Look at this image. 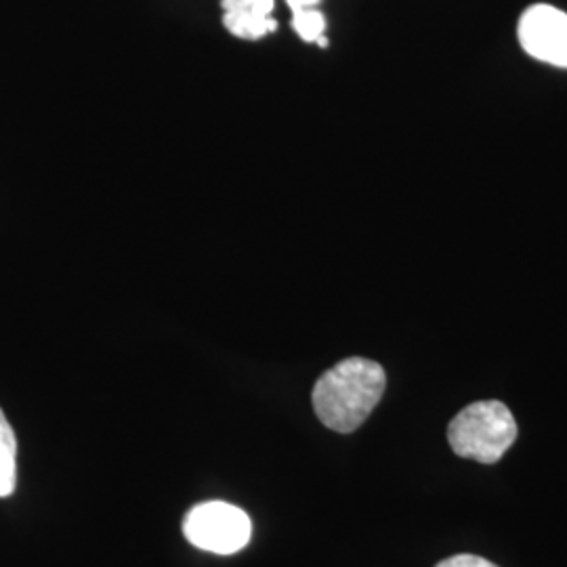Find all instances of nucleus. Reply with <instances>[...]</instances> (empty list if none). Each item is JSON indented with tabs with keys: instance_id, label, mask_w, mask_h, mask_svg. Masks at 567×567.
<instances>
[{
	"instance_id": "nucleus-1",
	"label": "nucleus",
	"mask_w": 567,
	"mask_h": 567,
	"mask_svg": "<svg viewBox=\"0 0 567 567\" xmlns=\"http://www.w3.org/2000/svg\"><path fill=\"white\" fill-rule=\"evenodd\" d=\"M385 386L383 365L365 358H349L318 379L311 402L322 425L337 433H353L379 405Z\"/></svg>"
},
{
	"instance_id": "nucleus-2",
	"label": "nucleus",
	"mask_w": 567,
	"mask_h": 567,
	"mask_svg": "<svg viewBox=\"0 0 567 567\" xmlns=\"http://www.w3.org/2000/svg\"><path fill=\"white\" fill-rule=\"evenodd\" d=\"M517 433L519 429L507 405L489 400L461 410L447 426V442L454 454L494 465L515 444Z\"/></svg>"
},
{
	"instance_id": "nucleus-3",
	"label": "nucleus",
	"mask_w": 567,
	"mask_h": 567,
	"mask_svg": "<svg viewBox=\"0 0 567 567\" xmlns=\"http://www.w3.org/2000/svg\"><path fill=\"white\" fill-rule=\"evenodd\" d=\"M183 534L189 545L215 555L243 550L252 536V522L243 508L224 501H208L187 511Z\"/></svg>"
},
{
	"instance_id": "nucleus-4",
	"label": "nucleus",
	"mask_w": 567,
	"mask_h": 567,
	"mask_svg": "<svg viewBox=\"0 0 567 567\" xmlns=\"http://www.w3.org/2000/svg\"><path fill=\"white\" fill-rule=\"evenodd\" d=\"M517 34L529 58L567 68V13L550 4H532L519 20Z\"/></svg>"
},
{
	"instance_id": "nucleus-5",
	"label": "nucleus",
	"mask_w": 567,
	"mask_h": 567,
	"mask_svg": "<svg viewBox=\"0 0 567 567\" xmlns=\"http://www.w3.org/2000/svg\"><path fill=\"white\" fill-rule=\"evenodd\" d=\"M225 30L244 41H259L278 30L271 18L276 0H221Z\"/></svg>"
},
{
	"instance_id": "nucleus-6",
	"label": "nucleus",
	"mask_w": 567,
	"mask_h": 567,
	"mask_svg": "<svg viewBox=\"0 0 567 567\" xmlns=\"http://www.w3.org/2000/svg\"><path fill=\"white\" fill-rule=\"evenodd\" d=\"M18 487V440L0 410V498H9Z\"/></svg>"
},
{
	"instance_id": "nucleus-7",
	"label": "nucleus",
	"mask_w": 567,
	"mask_h": 567,
	"mask_svg": "<svg viewBox=\"0 0 567 567\" xmlns=\"http://www.w3.org/2000/svg\"><path fill=\"white\" fill-rule=\"evenodd\" d=\"M292 28L305 42H318L324 37L326 18L318 9H303L292 13Z\"/></svg>"
},
{
	"instance_id": "nucleus-8",
	"label": "nucleus",
	"mask_w": 567,
	"mask_h": 567,
	"mask_svg": "<svg viewBox=\"0 0 567 567\" xmlns=\"http://www.w3.org/2000/svg\"><path fill=\"white\" fill-rule=\"evenodd\" d=\"M435 567H498L494 566L492 561H487L484 557L477 555H454L447 557L444 561H440Z\"/></svg>"
},
{
	"instance_id": "nucleus-9",
	"label": "nucleus",
	"mask_w": 567,
	"mask_h": 567,
	"mask_svg": "<svg viewBox=\"0 0 567 567\" xmlns=\"http://www.w3.org/2000/svg\"><path fill=\"white\" fill-rule=\"evenodd\" d=\"M286 4L295 13V11H303V9H316L320 4V0H286Z\"/></svg>"
}]
</instances>
